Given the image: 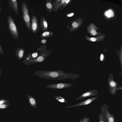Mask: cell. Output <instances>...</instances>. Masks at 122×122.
<instances>
[{
	"label": "cell",
	"mask_w": 122,
	"mask_h": 122,
	"mask_svg": "<svg viewBox=\"0 0 122 122\" xmlns=\"http://www.w3.org/2000/svg\"><path fill=\"white\" fill-rule=\"evenodd\" d=\"M31 20V30L33 33H36L40 30L37 18L35 15L32 14Z\"/></svg>",
	"instance_id": "8"
},
{
	"label": "cell",
	"mask_w": 122,
	"mask_h": 122,
	"mask_svg": "<svg viewBox=\"0 0 122 122\" xmlns=\"http://www.w3.org/2000/svg\"><path fill=\"white\" fill-rule=\"evenodd\" d=\"M55 97L57 101L60 102L67 103V102L65 99L63 97L60 96H55Z\"/></svg>",
	"instance_id": "24"
},
{
	"label": "cell",
	"mask_w": 122,
	"mask_h": 122,
	"mask_svg": "<svg viewBox=\"0 0 122 122\" xmlns=\"http://www.w3.org/2000/svg\"><path fill=\"white\" fill-rule=\"evenodd\" d=\"M104 17L106 19L110 20L115 17L116 14L115 10L110 8L106 9L104 12Z\"/></svg>",
	"instance_id": "11"
},
{
	"label": "cell",
	"mask_w": 122,
	"mask_h": 122,
	"mask_svg": "<svg viewBox=\"0 0 122 122\" xmlns=\"http://www.w3.org/2000/svg\"><path fill=\"white\" fill-rule=\"evenodd\" d=\"M47 42V40L45 39H42L41 40V43L42 44H46Z\"/></svg>",
	"instance_id": "29"
},
{
	"label": "cell",
	"mask_w": 122,
	"mask_h": 122,
	"mask_svg": "<svg viewBox=\"0 0 122 122\" xmlns=\"http://www.w3.org/2000/svg\"><path fill=\"white\" fill-rule=\"evenodd\" d=\"M101 112L98 117L99 119L98 122H107L105 113L102 111Z\"/></svg>",
	"instance_id": "22"
},
{
	"label": "cell",
	"mask_w": 122,
	"mask_h": 122,
	"mask_svg": "<svg viewBox=\"0 0 122 122\" xmlns=\"http://www.w3.org/2000/svg\"><path fill=\"white\" fill-rule=\"evenodd\" d=\"M41 48H40V51H41L40 53L37 52V51H36L29 54L26 57L24 60L23 61V63H24L28 61L37 57L41 54Z\"/></svg>",
	"instance_id": "13"
},
{
	"label": "cell",
	"mask_w": 122,
	"mask_h": 122,
	"mask_svg": "<svg viewBox=\"0 0 122 122\" xmlns=\"http://www.w3.org/2000/svg\"><path fill=\"white\" fill-rule=\"evenodd\" d=\"M78 122H90V119L89 117H85L81 119Z\"/></svg>",
	"instance_id": "25"
},
{
	"label": "cell",
	"mask_w": 122,
	"mask_h": 122,
	"mask_svg": "<svg viewBox=\"0 0 122 122\" xmlns=\"http://www.w3.org/2000/svg\"><path fill=\"white\" fill-rule=\"evenodd\" d=\"M40 25V27L44 32L47 31L48 29V24L46 19L42 16H41Z\"/></svg>",
	"instance_id": "14"
},
{
	"label": "cell",
	"mask_w": 122,
	"mask_h": 122,
	"mask_svg": "<svg viewBox=\"0 0 122 122\" xmlns=\"http://www.w3.org/2000/svg\"><path fill=\"white\" fill-rule=\"evenodd\" d=\"M6 105L5 104H2L0 105V109H4L6 107Z\"/></svg>",
	"instance_id": "32"
},
{
	"label": "cell",
	"mask_w": 122,
	"mask_h": 122,
	"mask_svg": "<svg viewBox=\"0 0 122 122\" xmlns=\"http://www.w3.org/2000/svg\"><path fill=\"white\" fill-rule=\"evenodd\" d=\"M109 107L105 104L102 106L101 110L105 113L107 122H115V120L113 114H111L108 111Z\"/></svg>",
	"instance_id": "6"
},
{
	"label": "cell",
	"mask_w": 122,
	"mask_h": 122,
	"mask_svg": "<svg viewBox=\"0 0 122 122\" xmlns=\"http://www.w3.org/2000/svg\"><path fill=\"white\" fill-rule=\"evenodd\" d=\"M108 85L109 92L112 95H115L117 83V81L114 80L113 74H110L108 78Z\"/></svg>",
	"instance_id": "5"
},
{
	"label": "cell",
	"mask_w": 122,
	"mask_h": 122,
	"mask_svg": "<svg viewBox=\"0 0 122 122\" xmlns=\"http://www.w3.org/2000/svg\"><path fill=\"white\" fill-rule=\"evenodd\" d=\"M54 34L53 32L46 31L43 32L40 36L43 39L47 38L53 36Z\"/></svg>",
	"instance_id": "18"
},
{
	"label": "cell",
	"mask_w": 122,
	"mask_h": 122,
	"mask_svg": "<svg viewBox=\"0 0 122 122\" xmlns=\"http://www.w3.org/2000/svg\"><path fill=\"white\" fill-rule=\"evenodd\" d=\"M61 0H55L53 3V8L52 11H57L60 8V4Z\"/></svg>",
	"instance_id": "20"
},
{
	"label": "cell",
	"mask_w": 122,
	"mask_h": 122,
	"mask_svg": "<svg viewBox=\"0 0 122 122\" xmlns=\"http://www.w3.org/2000/svg\"><path fill=\"white\" fill-rule=\"evenodd\" d=\"M71 24V26L70 28V30L71 32L73 31L74 29L77 28L79 26L78 23L76 21H72Z\"/></svg>",
	"instance_id": "23"
},
{
	"label": "cell",
	"mask_w": 122,
	"mask_h": 122,
	"mask_svg": "<svg viewBox=\"0 0 122 122\" xmlns=\"http://www.w3.org/2000/svg\"><path fill=\"white\" fill-rule=\"evenodd\" d=\"M49 50H45L42 49L41 50V54L36 58L28 61L24 63L26 65H32L37 62H41L44 61L47 57L50 55L51 51L49 52Z\"/></svg>",
	"instance_id": "4"
},
{
	"label": "cell",
	"mask_w": 122,
	"mask_h": 122,
	"mask_svg": "<svg viewBox=\"0 0 122 122\" xmlns=\"http://www.w3.org/2000/svg\"><path fill=\"white\" fill-rule=\"evenodd\" d=\"M21 11L22 19L27 28L31 30V24L29 9L27 5L24 1L21 4Z\"/></svg>",
	"instance_id": "3"
},
{
	"label": "cell",
	"mask_w": 122,
	"mask_h": 122,
	"mask_svg": "<svg viewBox=\"0 0 122 122\" xmlns=\"http://www.w3.org/2000/svg\"><path fill=\"white\" fill-rule=\"evenodd\" d=\"M3 101H0V105H1V104H3Z\"/></svg>",
	"instance_id": "33"
},
{
	"label": "cell",
	"mask_w": 122,
	"mask_h": 122,
	"mask_svg": "<svg viewBox=\"0 0 122 122\" xmlns=\"http://www.w3.org/2000/svg\"><path fill=\"white\" fill-rule=\"evenodd\" d=\"M105 57L103 53H101L100 56V60L101 61L103 62L104 60Z\"/></svg>",
	"instance_id": "27"
},
{
	"label": "cell",
	"mask_w": 122,
	"mask_h": 122,
	"mask_svg": "<svg viewBox=\"0 0 122 122\" xmlns=\"http://www.w3.org/2000/svg\"><path fill=\"white\" fill-rule=\"evenodd\" d=\"M74 13L71 12L66 14V16L67 17H71L73 16L74 15Z\"/></svg>",
	"instance_id": "28"
},
{
	"label": "cell",
	"mask_w": 122,
	"mask_h": 122,
	"mask_svg": "<svg viewBox=\"0 0 122 122\" xmlns=\"http://www.w3.org/2000/svg\"><path fill=\"white\" fill-rule=\"evenodd\" d=\"M98 98V97H91L75 104L71 106H68L66 107L69 108L75 107L82 106H86L93 102V101L96 100Z\"/></svg>",
	"instance_id": "9"
},
{
	"label": "cell",
	"mask_w": 122,
	"mask_h": 122,
	"mask_svg": "<svg viewBox=\"0 0 122 122\" xmlns=\"http://www.w3.org/2000/svg\"><path fill=\"white\" fill-rule=\"evenodd\" d=\"M74 86L72 84L67 83H60L46 85L45 87L52 89H61L69 88Z\"/></svg>",
	"instance_id": "7"
},
{
	"label": "cell",
	"mask_w": 122,
	"mask_h": 122,
	"mask_svg": "<svg viewBox=\"0 0 122 122\" xmlns=\"http://www.w3.org/2000/svg\"><path fill=\"white\" fill-rule=\"evenodd\" d=\"M7 19L8 28L10 33L14 39L18 40L19 37V32L14 19L10 15L7 17Z\"/></svg>",
	"instance_id": "2"
},
{
	"label": "cell",
	"mask_w": 122,
	"mask_h": 122,
	"mask_svg": "<svg viewBox=\"0 0 122 122\" xmlns=\"http://www.w3.org/2000/svg\"><path fill=\"white\" fill-rule=\"evenodd\" d=\"M9 5L10 7L14 11L16 15H18L19 11L17 0H9Z\"/></svg>",
	"instance_id": "12"
},
{
	"label": "cell",
	"mask_w": 122,
	"mask_h": 122,
	"mask_svg": "<svg viewBox=\"0 0 122 122\" xmlns=\"http://www.w3.org/2000/svg\"><path fill=\"white\" fill-rule=\"evenodd\" d=\"M66 0H61L60 4V8L62 6L63 4L65 3Z\"/></svg>",
	"instance_id": "30"
},
{
	"label": "cell",
	"mask_w": 122,
	"mask_h": 122,
	"mask_svg": "<svg viewBox=\"0 0 122 122\" xmlns=\"http://www.w3.org/2000/svg\"><path fill=\"white\" fill-rule=\"evenodd\" d=\"M0 53L2 54H3V51L1 46L0 44Z\"/></svg>",
	"instance_id": "31"
},
{
	"label": "cell",
	"mask_w": 122,
	"mask_h": 122,
	"mask_svg": "<svg viewBox=\"0 0 122 122\" xmlns=\"http://www.w3.org/2000/svg\"><path fill=\"white\" fill-rule=\"evenodd\" d=\"M98 94V91L96 90H92L86 92L77 97L75 100L77 101L87 97L93 96H96Z\"/></svg>",
	"instance_id": "10"
},
{
	"label": "cell",
	"mask_w": 122,
	"mask_h": 122,
	"mask_svg": "<svg viewBox=\"0 0 122 122\" xmlns=\"http://www.w3.org/2000/svg\"><path fill=\"white\" fill-rule=\"evenodd\" d=\"M28 98L29 102L30 105L34 107H36V99L29 95H28Z\"/></svg>",
	"instance_id": "21"
},
{
	"label": "cell",
	"mask_w": 122,
	"mask_h": 122,
	"mask_svg": "<svg viewBox=\"0 0 122 122\" xmlns=\"http://www.w3.org/2000/svg\"><path fill=\"white\" fill-rule=\"evenodd\" d=\"M94 25L92 27V25H90V26H89L90 27V28L88 27V28H87V31L90 35L92 36L96 35L98 34L96 30V29H97V28H96V26L95 27Z\"/></svg>",
	"instance_id": "17"
},
{
	"label": "cell",
	"mask_w": 122,
	"mask_h": 122,
	"mask_svg": "<svg viewBox=\"0 0 122 122\" xmlns=\"http://www.w3.org/2000/svg\"><path fill=\"white\" fill-rule=\"evenodd\" d=\"M85 37L87 40L94 42L100 41L101 40H103L104 38V37H105V36H102L96 37H91L87 36H85Z\"/></svg>",
	"instance_id": "19"
},
{
	"label": "cell",
	"mask_w": 122,
	"mask_h": 122,
	"mask_svg": "<svg viewBox=\"0 0 122 122\" xmlns=\"http://www.w3.org/2000/svg\"><path fill=\"white\" fill-rule=\"evenodd\" d=\"M15 52L17 57L19 60L25 57V50L23 48H17L15 51Z\"/></svg>",
	"instance_id": "15"
},
{
	"label": "cell",
	"mask_w": 122,
	"mask_h": 122,
	"mask_svg": "<svg viewBox=\"0 0 122 122\" xmlns=\"http://www.w3.org/2000/svg\"><path fill=\"white\" fill-rule=\"evenodd\" d=\"M2 12V11H1V7L0 6V12Z\"/></svg>",
	"instance_id": "34"
},
{
	"label": "cell",
	"mask_w": 122,
	"mask_h": 122,
	"mask_svg": "<svg viewBox=\"0 0 122 122\" xmlns=\"http://www.w3.org/2000/svg\"><path fill=\"white\" fill-rule=\"evenodd\" d=\"M71 1L70 0H66L65 3L63 4L60 9V10H61L63 8H65V7L68 5L71 2Z\"/></svg>",
	"instance_id": "26"
},
{
	"label": "cell",
	"mask_w": 122,
	"mask_h": 122,
	"mask_svg": "<svg viewBox=\"0 0 122 122\" xmlns=\"http://www.w3.org/2000/svg\"><path fill=\"white\" fill-rule=\"evenodd\" d=\"M45 6L46 11L50 13L52 11L53 3L52 0H47L46 2Z\"/></svg>",
	"instance_id": "16"
},
{
	"label": "cell",
	"mask_w": 122,
	"mask_h": 122,
	"mask_svg": "<svg viewBox=\"0 0 122 122\" xmlns=\"http://www.w3.org/2000/svg\"><path fill=\"white\" fill-rule=\"evenodd\" d=\"M40 78L46 79L63 80L69 78L74 79L75 74L65 73L61 70L37 71L33 74Z\"/></svg>",
	"instance_id": "1"
}]
</instances>
